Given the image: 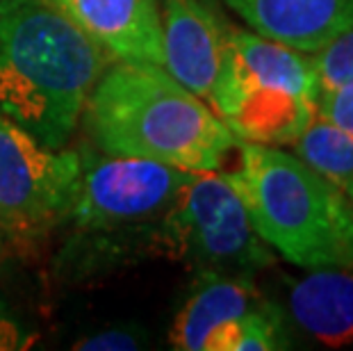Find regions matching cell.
Returning a JSON list of instances; mask_svg holds the SVG:
<instances>
[{
	"instance_id": "cell-1",
	"label": "cell",
	"mask_w": 353,
	"mask_h": 351,
	"mask_svg": "<svg viewBox=\"0 0 353 351\" xmlns=\"http://www.w3.org/2000/svg\"><path fill=\"white\" fill-rule=\"evenodd\" d=\"M110 59L48 0H0V117L41 144L66 146Z\"/></svg>"
},
{
	"instance_id": "cell-2",
	"label": "cell",
	"mask_w": 353,
	"mask_h": 351,
	"mask_svg": "<svg viewBox=\"0 0 353 351\" xmlns=\"http://www.w3.org/2000/svg\"><path fill=\"white\" fill-rule=\"evenodd\" d=\"M82 117L99 151L185 171H221L239 144L219 114L164 69L123 62L105 69Z\"/></svg>"
},
{
	"instance_id": "cell-3",
	"label": "cell",
	"mask_w": 353,
	"mask_h": 351,
	"mask_svg": "<svg viewBox=\"0 0 353 351\" xmlns=\"http://www.w3.org/2000/svg\"><path fill=\"white\" fill-rule=\"evenodd\" d=\"M228 171L267 246L303 270H353V201L283 148L239 141Z\"/></svg>"
},
{
	"instance_id": "cell-4",
	"label": "cell",
	"mask_w": 353,
	"mask_h": 351,
	"mask_svg": "<svg viewBox=\"0 0 353 351\" xmlns=\"http://www.w3.org/2000/svg\"><path fill=\"white\" fill-rule=\"evenodd\" d=\"M317 96L310 53L228 26L226 57L208 106L239 141L292 144L317 117Z\"/></svg>"
},
{
	"instance_id": "cell-5",
	"label": "cell",
	"mask_w": 353,
	"mask_h": 351,
	"mask_svg": "<svg viewBox=\"0 0 353 351\" xmlns=\"http://www.w3.org/2000/svg\"><path fill=\"white\" fill-rule=\"evenodd\" d=\"M157 242L199 272L253 276L274 265L246 205L221 171H192L160 219Z\"/></svg>"
},
{
	"instance_id": "cell-6",
	"label": "cell",
	"mask_w": 353,
	"mask_h": 351,
	"mask_svg": "<svg viewBox=\"0 0 353 351\" xmlns=\"http://www.w3.org/2000/svg\"><path fill=\"white\" fill-rule=\"evenodd\" d=\"M80 178L66 221L82 235L155 228L192 171L130 155L80 153Z\"/></svg>"
},
{
	"instance_id": "cell-7",
	"label": "cell",
	"mask_w": 353,
	"mask_h": 351,
	"mask_svg": "<svg viewBox=\"0 0 353 351\" xmlns=\"http://www.w3.org/2000/svg\"><path fill=\"white\" fill-rule=\"evenodd\" d=\"M80 164V151L50 148L0 117V230L32 242L66 221Z\"/></svg>"
},
{
	"instance_id": "cell-8",
	"label": "cell",
	"mask_w": 353,
	"mask_h": 351,
	"mask_svg": "<svg viewBox=\"0 0 353 351\" xmlns=\"http://www.w3.org/2000/svg\"><path fill=\"white\" fill-rule=\"evenodd\" d=\"M272 301L253 276L199 272L190 297L171 324V347L180 351H235L239 328Z\"/></svg>"
},
{
	"instance_id": "cell-9",
	"label": "cell",
	"mask_w": 353,
	"mask_h": 351,
	"mask_svg": "<svg viewBox=\"0 0 353 351\" xmlns=\"http://www.w3.org/2000/svg\"><path fill=\"white\" fill-rule=\"evenodd\" d=\"M160 21L164 71L208 103L226 57L228 23L201 0H162Z\"/></svg>"
},
{
	"instance_id": "cell-10",
	"label": "cell",
	"mask_w": 353,
	"mask_h": 351,
	"mask_svg": "<svg viewBox=\"0 0 353 351\" xmlns=\"http://www.w3.org/2000/svg\"><path fill=\"white\" fill-rule=\"evenodd\" d=\"M66 14L117 62L164 69L157 0H66Z\"/></svg>"
},
{
	"instance_id": "cell-11",
	"label": "cell",
	"mask_w": 353,
	"mask_h": 351,
	"mask_svg": "<svg viewBox=\"0 0 353 351\" xmlns=\"http://www.w3.org/2000/svg\"><path fill=\"white\" fill-rule=\"evenodd\" d=\"M226 5L253 32L310 55L353 28V0H226Z\"/></svg>"
},
{
	"instance_id": "cell-12",
	"label": "cell",
	"mask_w": 353,
	"mask_h": 351,
	"mask_svg": "<svg viewBox=\"0 0 353 351\" xmlns=\"http://www.w3.org/2000/svg\"><path fill=\"white\" fill-rule=\"evenodd\" d=\"M290 312L321 345H353V272L349 267H319L294 281Z\"/></svg>"
},
{
	"instance_id": "cell-13",
	"label": "cell",
	"mask_w": 353,
	"mask_h": 351,
	"mask_svg": "<svg viewBox=\"0 0 353 351\" xmlns=\"http://www.w3.org/2000/svg\"><path fill=\"white\" fill-rule=\"evenodd\" d=\"M294 155L307 167L328 178L342 192H349L353 185V135L340 126L314 117L307 128L294 141Z\"/></svg>"
},
{
	"instance_id": "cell-14",
	"label": "cell",
	"mask_w": 353,
	"mask_h": 351,
	"mask_svg": "<svg viewBox=\"0 0 353 351\" xmlns=\"http://www.w3.org/2000/svg\"><path fill=\"white\" fill-rule=\"evenodd\" d=\"M317 117L340 126L353 135V85L319 89L317 96Z\"/></svg>"
},
{
	"instance_id": "cell-15",
	"label": "cell",
	"mask_w": 353,
	"mask_h": 351,
	"mask_svg": "<svg viewBox=\"0 0 353 351\" xmlns=\"http://www.w3.org/2000/svg\"><path fill=\"white\" fill-rule=\"evenodd\" d=\"M144 342V333H139L137 328L132 326H112L99 331L94 335H87V338H80L73 349L80 351H132V349H141Z\"/></svg>"
},
{
	"instance_id": "cell-16",
	"label": "cell",
	"mask_w": 353,
	"mask_h": 351,
	"mask_svg": "<svg viewBox=\"0 0 353 351\" xmlns=\"http://www.w3.org/2000/svg\"><path fill=\"white\" fill-rule=\"evenodd\" d=\"M32 345V333L17 319L3 299H0V351L26 349Z\"/></svg>"
},
{
	"instance_id": "cell-17",
	"label": "cell",
	"mask_w": 353,
	"mask_h": 351,
	"mask_svg": "<svg viewBox=\"0 0 353 351\" xmlns=\"http://www.w3.org/2000/svg\"><path fill=\"white\" fill-rule=\"evenodd\" d=\"M48 3H52L55 7H59L62 12H66V0H48Z\"/></svg>"
},
{
	"instance_id": "cell-18",
	"label": "cell",
	"mask_w": 353,
	"mask_h": 351,
	"mask_svg": "<svg viewBox=\"0 0 353 351\" xmlns=\"http://www.w3.org/2000/svg\"><path fill=\"white\" fill-rule=\"evenodd\" d=\"M201 3H205V5H212V7H216V3H219V0H201Z\"/></svg>"
},
{
	"instance_id": "cell-19",
	"label": "cell",
	"mask_w": 353,
	"mask_h": 351,
	"mask_svg": "<svg viewBox=\"0 0 353 351\" xmlns=\"http://www.w3.org/2000/svg\"><path fill=\"white\" fill-rule=\"evenodd\" d=\"M347 197H349V199H351V201H353V185H351V190H349V192H347Z\"/></svg>"
},
{
	"instance_id": "cell-20",
	"label": "cell",
	"mask_w": 353,
	"mask_h": 351,
	"mask_svg": "<svg viewBox=\"0 0 353 351\" xmlns=\"http://www.w3.org/2000/svg\"><path fill=\"white\" fill-rule=\"evenodd\" d=\"M351 34H353V28H351Z\"/></svg>"
}]
</instances>
